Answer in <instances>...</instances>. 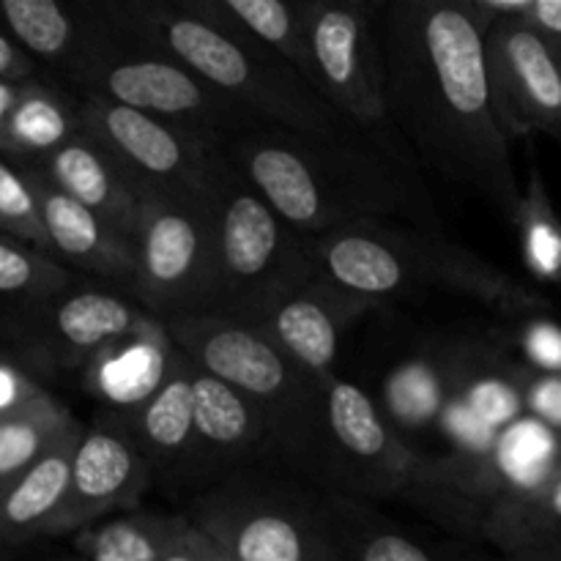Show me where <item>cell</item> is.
<instances>
[{"mask_svg":"<svg viewBox=\"0 0 561 561\" xmlns=\"http://www.w3.org/2000/svg\"><path fill=\"white\" fill-rule=\"evenodd\" d=\"M381 93L394 135L425 168L515 225L524 190L493 107L485 31L471 0L378 3Z\"/></svg>","mask_w":561,"mask_h":561,"instance_id":"6da1fadb","label":"cell"},{"mask_svg":"<svg viewBox=\"0 0 561 561\" xmlns=\"http://www.w3.org/2000/svg\"><path fill=\"white\" fill-rule=\"evenodd\" d=\"M222 153L285 222L312 239L392 219L438 230L431 192L405 146L356 126L307 131L261 121L228 137Z\"/></svg>","mask_w":561,"mask_h":561,"instance_id":"7a4b0ae2","label":"cell"},{"mask_svg":"<svg viewBox=\"0 0 561 561\" xmlns=\"http://www.w3.org/2000/svg\"><path fill=\"white\" fill-rule=\"evenodd\" d=\"M316 250L323 277L376 307L449 294L480 301L507 321L551 310L546 294L449 241L442 230L367 222L318 236Z\"/></svg>","mask_w":561,"mask_h":561,"instance_id":"3957f363","label":"cell"},{"mask_svg":"<svg viewBox=\"0 0 561 561\" xmlns=\"http://www.w3.org/2000/svg\"><path fill=\"white\" fill-rule=\"evenodd\" d=\"M170 340L203 373L255 405L272 433L277 463L305 480L343 493V471L329 431L327 387L301 370L261 329L222 316L164 321Z\"/></svg>","mask_w":561,"mask_h":561,"instance_id":"277c9868","label":"cell"},{"mask_svg":"<svg viewBox=\"0 0 561 561\" xmlns=\"http://www.w3.org/2000/svg\"><path fill=\"white\" fill-rule=\"evenodd\" d=\"M126 33L170 55L266 124L307 131L351 126L274 49L197 5V0H110Z\"/></svg>","mask_w":561,"mask_h":561,"instance_id":"5b68a950","label":"cell"},{"mask_svg":"<svg viewBox=\"0 0 561 561\" xmlns=\"http://www.w3.org/2000/svg\"><path fill=\"white\" fill-rule=\"evenodd\" d=\"M332 493L279 463H252L184 515L233 561H340Z\"/></svg>","mask_w":561,"mask_h":561,"instance_id":"8992f818","label":"cell"},{"mask_svg":"<svg viewBox=\"0 0 561 561\" xmlns=\"http://www.w3.org/2000/svg\"><path fill=\"white\" fill-rule=\"evenodd\" d=\"M211 228L214 290L206 316L261 327L321 272L316 239L285 222L233 168L211 203Z\"/></svg>","mask_w":561,"mask_h":561,"instance_id":"52a82bcc","label":"cell"},{"mask_svg":"<svg viewBox=\"0 0 561 561\" xmlns=\"http://www.w3.org/2000/svg\"><path fill=\"white\" fill-rule=\"evenodd\" d=\"M99 9L102 33L69 80L80 96L110 99L219 148L228 137L261 124L184 64L126 33L110 11V0H102Z\"/></svg>","mask_w":561,"mask_h":561,"instance_id":"ba28073f","label":"cell"},{"mask_svg":"<svg viewBox=\"0 0 561 561\" xmlns=\"http://www.w3.org/2000/svg\"><path fill=\"white\" fill-rule=\"evenodd\" d=\"M80 126L121 164L142 197L211 206L230 173L219 146L110 99L80 96Z\"/></svg>","mask_w":561,"mask_h":561,"instance_id":"9c48e42d","label":"cell"},{"mask_svg":"<svg viewBox=\"0 0 561 561\" xmlns=\"http://www.w3.org/2000/svg\"><path fill=\"white\" fill-rule=\"evenodd\" d=\"M305 80L351 126L403 146L381 93L376 0H310Z\"/></svg>","mask_w":561,"mask_h":561,"instance_id":"30bf717a","label":"cell"},{"mask_svg":"<svg viewBox=\"0 0 561 561\" xmlns=\"http://www.w3.org/2000/svg\"><path fill=\"white\" fill-rule=\"evenodd\" d=\"M126 294L157 321L206 316L214 290L211 206L146 197Z\"/></svg>","mask_w":561,"mask_h":561,"instance_id":"8fae6325","label":"cell"},{"mask_svg":"<svg viewBox=\"0 0 561 561\" xmlns=\"http://www.w3.org/2000/svg\"><path fill=\"white\" fill-rule=\"evenodd\" d=\"M329 431L343 471V493L359 499H392L414 493L427 466L392 420L359 383L337 376L327 383Z\"/></svg>","mask_w":561,"mask_h":561,"instance_id":"7c38bea8","label":"cell"},{"mask_svg":"<svg viewBox=\"0 0 561 561\" xmlns=\"http://www.w3.org/2000/svg\"><path fill=\"white\" fill-rule=\"evenodd\" d=\"M493 107L507 137H561V42L524 20L485 25Z\"/></svg>","mask_w":561,"mask_h":561,"instance_id":"4fadbf2b","label":"cell"},{"mask_svg":"<svg viewBox=\"0 0 561 561\" xmlns=\"http://www.w3.org/2000/svg\"><path fill=\"white\" fill-rule=\"evenodd\" d=\"M151 321L153 316H148L126 290L104 283H75L64 294L31 305L25 334L38 365L82 376L99 351Z\"/></svg>","mask_w":561,"mask_h":561,"instance_id":"5bb4252c","label":"cell"},{"mask_svg":"<svg viewBox=\"0 0 561 561\" xmlns=\"http://www.w3.org/2000/svg\"><path fill=\"white\" fill-rule=\"evenodd\" d=\"M153 488L151 466L124 422L102 411L85 425L71 460V488L60 535H77L115 515L135 513Z\"/></svg>","mask_w":561,"mask_h":561,"instance_id":"9a60e30c","label":"cell"},{"mask_svg":"<svg viewBox=\"0 0 561 561\" xmlns=\"http://www.w3.org/2000/svg\"><path fill=\"white\" fill-rule=\"evenodd\" d=\"M192 378L195 362L179 351L168 381L146 403L126 414H115L146 455L153 488H164L175 496H190V502L203 493Z\"/></svg>","mask_w":561,"mask_h":561,"instance_id":"2e32d148","label":"cell"},{"mask_svg":"<svg viewBox=\"0 0 561 561\" xmlns=\"http://www.w3.org/2000/svg\"><path fill=\"white\" fill-rule=\"evenodd\" d=\"M376 310V305L348 294L318 272L316 279L283 301L266 321L263 334L288 354L321 387L337 378V356L343 337L359 318Z\"/></svg>","mask_w":561,"mask_h":561,"instance_id":"e0dca14e","label":"cell"},{"mask_svg":"<svg viewBox=\"0 0 561 561\" xmlns=\"http://www.w3.org/2000/svg\"><path fill=\"white\" fill-rule=\"evenodd\" d=\"M25 170L38 197L47 250L53 252L55 261L71 263L104 285L129 290L137 263L135 239L77 203L75 197L64 195L38 170Z\"/></svg>","mask_w":561,"mask_h":561,"instance_id":"ac0fdd59","label":"cell"},{"mask_svg":"<svg viewBox=\"0 0 561 561\" xmlns=\"http://www.w3.org/2000/svg\"><path fill=\"white\" fill-rule=\"evenodd\" d=\"M192 400L203 491L244 466L277 463L272 433L255 405L197 365L192 378Z\"/></svg>","mask_w":561,"mask_h":561,"instance_id":"d6986e66","label":"cell"},{"mask_svg":"<svg viewBox=\"0 0 561 561\" xmlns=\"http://www.w3.org/2000/svg\"><path fill=\"white\" fill-rule=\"evenodd\" d=\"M179 348L162 321L153 318L137 332L99 351L82 370V387L110 414H126L146 403L173 373Z\"/></svg>","mask_w":561,"mask_h":561,"instance_id":"ffe728a7","label":"cell"},{"mask_svg":"<svg viewBox=\"0 0 561 561\" xmlns=\"http://www.w3.org/2000/svg\"><path fill=\"white\" fill-rule=\"evenodd\" d=\"M340 561H507L482 548L436 542L398 524L367 499L332 493Z\"/></svg>","mask_w":561,"mask_h":561,"instance_id":"44dd1931","label":"cell"},{"mask_svg":"<svg viewBox=\"0 0 561 561\" xmlns=\"http://www.w3.org/2000/svg\"><path fill=\"white\" fill-rule=\"evenodd\" d=\"M33 170H38L64 195L75 197L77 203L135 239L146 197L121 170V164L85 131H80L75 140L66 142Z\"/></svg>","mask_w":561,"mask_h":561,"instance_id":"7402d4cb","label":"cell"},{"mask_svg":"<svg viewBox=\"0 0 561 561\" xmlns=\"http://www.w3.org/2000/svg\"><path fill=\"white\" fill-rule=\"evenodd\" d=\"M0 27L33 60L60 69L71 80L102 33L99 3L0 0Z\"/></svg>","mask_w":561,"mask_h":561,"instance_id":"603a6c76","label":"cell"},{"mask_svg":"<svg viewBox=\"0 0 561 561\" xmlns=\"http://www.w3.org/2000/svg\"><path fill=\"white\" fill-rule=\"evenodd\" d=\"M82 431L49 449L38 463L0 485V540L25 542L33 537H58L60 518L71 488V460Z\"/></svg>","mask_w":561,"mask_h":561,"instance_id":"cb8c5ba5","label":"cell"},{"mask_svg":"<svg viewBox=\"0 0 561 561\" xmlns=\"http://www.w3.org/2000/svg\"><path fill=\"white\" fill-rule=\"evenodd\" d=\"M80 131V96H71L69 91L38 77L25 80L0 140V157L31 162L27 168H36Z\"/></svg>","mask_w":561,"mask_h":561,"instance_id":"d4e9b609","label":"cell"},{"mask_svg":"<svg viewBox=\"0 0 561 561\" xmlns=\"http://www.w3.org/2000/svg\"><path fill=\"white\" fill-rule=\"evenodd\" d=\"M197 5L283 55L305 77L310 0H197Z\"/></svg>","mask_w":561,"mask_h":561,"instance_id":"484cf974","label":"cell"},{"mask_svg":"<svg viewBox=\"0 0 561 561\" xmlns=\"http://www.w3.org/2000/svg\"><path fill=\"white\" fill-rule=\"evenodd\" d=\"M80 427L82 422L49 392L14 414L0 416V485L38 463Z\"/></svg>","mask_w":561,"mask_h":561,"instance_id":"4316f807","label":"cell"},{"mask_svg":"<svg viewBox=\"0 0 561 561\" xmlns=\"http://www.w3.org/2000/svg\"><path fill=\"white\" fill-rule=\"evenodd\" d=\"M553 535H561V453L537 485L515 493L482 529V537L491 540L502 557H513Z\"/></svg>","mask_w":561,"mask_h":561,"instance_id":"83f0119b","label":"cell"},{"mask_svg":"<svg viewBox=\"0 0 561 561\" xmlns=\"http://www.w3.org/2000/svg\"><path fill=\"white\" fill-rule=\"evenodd\" d=\"M181 524V513L159 515L135 510L77 531L75 546L82 561H159L179 535Z\"/></svg>","mask_w":561,"mask_h":561,"instance_id":"f1b7e54d","label":"cell"},{"mask_svg":"<svg viewBox=\"0 0 561 561\" xmlns=\"http://www.w3.org/2000/svg\"><path fill=\"white\" fill-rule=\"evenodd\" d=\"M75 285V274L49 252L0 233V299H20L27 307L47 301Z\"/></svg>","mask_w":561,"mask_h":561,"instance_id":"f546056e","label":"cell"},{"mask_svg":"<svg viewBox=\"0 0 561 561\" xmlns=\"http://www.w3.org/2000/svg\"><path fill=\"white\" fill-rule=\"evenodd\" d=\"M515 228L529 272L542 283H561V222L537 179L524 192Z\"/></svg>","mask_w":561,"mask_h":561,"instance_id":"4dcf8cb0","label":"cell"},{"mask_svg":"<svg viewBox=\"0 0 561 561\" xmlns=\"http://www.w3.org/2000/svg\"><path fill=\"white\" fill-rule=\"evenodd\" d=\"M0 233L49 252L31 175L25 168H14L3 157H0Z\"/></svg>","mask_w":561,"mask_h":561,"instance_id":"1f68e13d","label":"cell"},{"mask_svg":"<svg viewBox=\"0 0 561 561\" xmlns=\"http://www.w3.org/2000/svg\"><path fill=\"white\" fill-rule=\"evenodd\" d=\"M510 345L520 354V365L542 376L561 378V327L546 316L513 321Z\"/></svg>","mask_w":561,"mask_h":561,"instance_id":"d6a6232c","label":"cell"},{"mask_svg":"<svg viewBox=\"0 0 561 561\" xmlns=\"http://www.w3.org/2000/svg\"><path fill=\"white\" fill-rule=\"evenodd\" d=\"M44 392H47V389H44L36 378L27 376V373L22 370V367H16L14 362L0 356V416L14 414L16 409L33 403V400L42 398Z\"/></svg>","mask_w":561,"mask_h":561,"instance_id":"836d02e7","label":"cell"},{"mask_svg":"<svg viewBox=\"0 0 561 561\" xmlns=\"http://www.w3.org/2000/svg\"><path fill=\"white\" fill-rule=\"evenodd\" d=\"M38 69L36 60L9 36V33L0 27V80H11V82H25V80H36Z\"/></svg>","mask_w":561,"mask_h":561,"instance_id":"e575fe53","label":"cell"},{"mask_svg":"<svg viewBox=\"0 0 561 561\" xmlns=\"http://www.w3.org/2000/svg\"><path fill=\"white\" fill-rule=\"evenodd\" d=\"M159 561H203V535L190 524L186 515L179 535L173 537V542H170L168 551H164V557Z\"/></svg>","mask_w":561,"mask_h":561,"instance_id":"d590c367","label":"cell"},{"mask_svg":"<svg viewBox=\"0 0 561 561\" xmlns=\"http://www.w3.org/2000/svg\"><path fill=\"white\" fill-rule=\"evenodd\" d=\"M526 22L542 36L561 42V0H531Z\"/></svg>","mask_w":561,"mask_h":561,"instance_id":"8d00e7d4","label":"cell"},{"mask_svg":"<svg viewBox=\"0 0 561 561\" xmlns=\"http://www.w3.org/2000/svg\"><path fill=\"white\" fill-rule=\"evenodd\" d=\"M507 561H561V535H553L548 537V540L535 542V546L507 557Z\"/></svg>","mask_w":561,"mask_h":561,"instance_id":"74e56055","label":"cell"},{"mask_svg":"<svg viewBox=\"0 0 561 561\" xmlns=\"http://www.w3.org/2000/svg\"><path fill=\"white\" fill-rule=\"evenodd\" d=\"M20 93H22V82L0 80V140H3L5 124H9L16 102H20Z\"/></svg>","mask_w":561,"mask_h":561,"instance_id":"f35d334b","label":"cell"},{"mask_svg":"<svg viewBox=\"0 0 561 561\" xmlns=\"http://www.w3.org/2000/svg\"><path fill=\"white\" fill-rule=\"evenodd\" d=\"M201 535H203V531H201ZM203 561H233V559H230L228 553L222 551V548L214 546V542L208 540L206 535H203Z\"/></svg>","mask_w":561,"mask_h":561,"instance_id":"ab89813d","label":"cell"}]
</instances>
